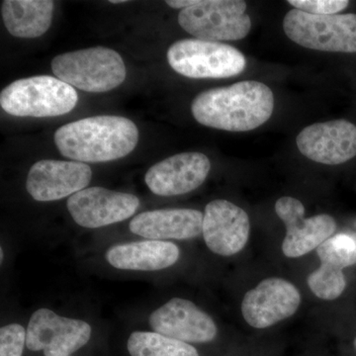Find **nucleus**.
Wrapping results in <instances>:
<instances>
[{
  "mask_svg": "<svg viewBox=\"0 0 356 356\" xmlns=\"http://www.w3.org/2000/svg\"><path fill=\"white\" fill-rule=\"evenodd\" d=\"M273 110V90L254 81L203 91L191 104L192 115L201 125L229 132L261 127L270 119Z\"/></svg>",
  "mask_w": 356,
  "mask_h": 356,
  "instance_id": "nucleus-1",
  "label": "nucleus"
},
{
  "mask_svg": "<svg viewBox=\"0 0 356 356\" xmlns=\"http://www.w3.org/2000/svg\"><path fill=\"white\" fill-rule=\"evenodd\" d=\"M56 146L79 163H106L132 153L139 140L133 121L121 116H93L65 124L56 131Z\"/></svg>",
  "mask_w": 356,
  "mask_h": 356,
  "instance_id": "nucleus-2",
  "label": "nucleus"
},
{
  "mask_svg": "<svg viewBox=\"0 0 356 356\" xmlns=\"http://www.w3.org/2000/svg\"><path fill=\"white\" fill-rule=\"evenodd\" d=\"M54 74L86 92H106L118 88L127 74L123 58L111 49L93 47L62 54L51 60Z\"/></svg>",
  "mask_w": 356,
  "mask_h": 356,
  "instance_id": "nucleus-3",
  "label": "nucleus"
},
{
  "mask_svg": "<svg viewBox=\"0 0 356 356\" xmlns=\"http://www.w3.org/2000/svg\"><path fill=\"white\" fill-rule=\"evenodd\" d=\"M79 95L74 88L50 76L18 79L0 93V105L17 117H56L70 113Z\"/></svg>",
  "mask_w": 356,
  "mask_h": 356,
  "instance_id": "nucleus-4",
  "label": "nucleus"
},
{
  "mask_svg": "<svg viewBox=\"0 0 356 356\" xmlns=\"http://www.w3.org/2000/svg\"><path fill=\"white\" fill-rule=\"evenodd\" d=\"M168 62L177 74L189 79H227L245 70L242 51L229 44L199 39L175 42L168 51Z\"/></svg>",
  "mask_w": 356,
  "mask_h": 356,
  "instance_id": "nucleus-5",
  "label": "nucleus"
},
{
  "mask_svg": "<svg viewBox=\"0 0 356 356\" xmlns=\"http://www.w3.org/2000/svg\"><path fill=\"white\" fill-rule=\"evenodd\" d=\"M283 30L304 48L332 53H356V14L314 15L292 9L285 15Z\"/></svg>",
  "mask_w": 356,
  "mask_h": 356,
  "instance_id": "nucleus-6",
  "label": "nucleus"
},
{
  "mask_svg": "<svg viewBox=\"0 0 356 356\" xmlns=\"http://www.w3.org/2000/svg\"><path fill=\"white\" fill-rule=\"evenodd\" d=\"M243 0H200L197 6L182 9L178 23L182 28L204 41H238L248 36L252 20L245 13Z\"/></svg>",
  "mask_w": 356,
  "mask_h": 356,
  "instance_id": "nucleus-7",
  "label": "nucleus"
},
{
  "mask_svg": "<svg viewBox=\"0 0 356 356\" xmlns=\"http://www.w3.org/2000/svg\"><path fill=\"white\" fill-rule=\"evenodd\" d=\"M91 334V325L86 321L41 308L28 323L26 346L32 351H44V356H70L88 343Z\"/></svg>",
  "mask_w": 356,
  "mask_h": 356,
  "instance_id": "nucleus-8",
  "label": "nucleus"
},
{
  "mask_svg": "<svg viewBox=\"0 0 356 356\" xmlns=\"http://www.w3.org/2000/svg\"><path fill=\"white\" fill-rule=\"evenodd\" d=\"M275 212L286 227L282 252L290 259L309 254L332 238L337 231L336 220L331 215L305 218L303 203L290 196H283L276 201Z\"/></svg>",
  "mask_w": 356,
  "mask_h": 356,
  "instance_id": "nucleus-9",
  "label": "nucleus"
},
{
  "mask_svg": "<svg viewBox=\"0 0 356 356\" xmlns=\"http://www.w3.org/2000/svg\"><path fill=\"white\" fill-rule=\"evenodd\" d=\"M67 207L79 226L97 229L132 217L140 208V199L134 194L104 187H88L70 196Z\"/></svg>",
  "mask_w": 356,
  "mask_h": 356,
  "instance_id": "nucleus-10",
  "label": "nucleus"
},
{
  "mask_svg": "<svg viewBox=\"0 0 356 356\" xmlns=\"http://www.w3.org/2000/svg\"><path fill=\"white\" fill-rule=\"evenodd\" d=\"M300 304L301 294L292 282L283 278H266L245 293L242 314L250 327L266 329L292 317Z\"/></svg>",
  "mask_w": 356,
  "mask_h": 356,
  "instance_id": "nucleus-11",
  "label": "nucleus"
},
{
  "mask_svg": "<svg viewBox=\"0 0 356 356\" xmlns=\"http://www.w3.org/2000/svg\"><path fill=\"white\" fill-rule=\"evenodd\" d=\"M91 178L92 170L86 163L43 159L30 168L26 189L34 200L51 202L83 191Z\"/></svg>",
  "mask_w": 356,
  "mask_h": 356,
  "instance_id": "nucleus-12",
  "label": "nucleus"
},
{
  "mask_svg": "<svg viewBox=\"0 0 356 356\" xmlns=\"http://www.w3.org/2000/svg\"><path fill=\"white\" fill-rule=\"evenodd\" d=\"M296 144L315 163L341 165L356 156V126L344 119L312 124L297 136Z\"/></svg>",
  "mask_w": 356,
  "mask_h": 356,
  "instance_id": "nucleus-13",
  "label": "nucleus"
},
{
  "mask_svg": "<svg viewBox=\"0 0 356 356\" xmlns=\"http://www.w3.org/2000/svg\"><path fill=\"white\" fill-rule=\"evenodd\" d=\"M202 235L213 254L232 257L248 242L250 222L248 213L228 200L217 199L206 205Z\"/></svg>",
  "mask_w": 356,
  "mask_h": 356,
  "instance_id": "nucleus-14",
  "label": "nucleus"
},
{
  "mask_svg": "<svg viewBox=\"0 0 356 356\" xmlns=\"http://www.w3.org/2000/svg\"><path fill=\"white\" fill-rule=\"evenodd\" d=\"M149 324L154 332L187 343H210L218 334L214 320L206 312L178 297L154 310Z\"/></svg>",
  "mask_w": 356,
  "mask_h": 356,
  "instance_id": "nucleus-15",
  "label": "nucleus"
},
{
  "mask_svg": "<svg viewBox=\"0 0 356 356\" xmlns=\"http://www.w3.org/2000/svg\"><path fill=\"white\" fill-rule=\"evenodd\" d=\"M210 170V159L204 154H177L152 166L145 182L156 195H184L201 186Z\"/></svg>",
  "mask_w": 356,
  "mask_h": 356,
  "instance_id": "nucleus-16",
  "label": "nucleus"
},
{
  "mask_svg": "<svg viewBox=\"0 0 356 356\" xmlns=\"http://www.w3.org/2000/svg\"><path fill=\"white\" fill-rule=\"evenodd\" d=\"M203 217L186 208L146 211L131 220L129 229L146 240H191L202 234Z\"/></svg>",
  "mask_w": 356,
  "mask_h": 356,
  "instance_id": "nucleus-17",
  "label": "nucleus"
},
{
  "mask_svg": "<svg viewBox=\"0 0 356 356\" xmlns=\"http://www.w3.org/2000/svg\"><path fill=\"white\" fill-rule=\"evenodd\" d=\"M180 250L168 241L145 240L119 243L107 250L105 259L116 269L129 271H159L175 266Z\"/></svg>",
  "mask_w": 356,
  "mask_h": 356,
  "instance_id": "nucleus-18",
  "label": "nucleus"
},
{
  "mask_svg": "<svg viewBox=\"0 0 356 356\" xmlns=\"http://www.w3.org/2000/svg\"><path fill=\"white\" fill-rule=\"evenodd\" d=\"M54 4L50 0H4L1 16L7 31L16 38H38L50 28Z\"/></svg>",
  "mask_w": 356,
  "mask_h": 356,
  "instance_id": "nucleus-19",
  "label": "nucleus"
},
{
  "mask_svg": "<svg viewBox=\"0 0 356 356\" xmlns=\"http://www.w3.org/2000/svg\"><path fill=\"white\" fill-rule=\"evenodd\" d=\"M127 348L131 356H200L191 344L156 332H134Z\"/></svg>",
  "mask_w": 356,
  "mask_h": 356,
  "instance_id": "nucleus-20",
  "label": "nucleus"
},
{
  "mask_svg": "<svg viewBox=\"0 0 356 356\" xmlns=\"http://www.w3.org/2000/svg\"><path fill=\"white\" fill-rule=\"evenodd\" d=\"M308 286L318 298L332 301L339 298L346 288V278L343 269L321 262L318 268L309 275Z\"/></svg>",
  "mask_w": 356,
  "mask_h": 356,
  "instance_id": "nucleus-21",
  "label": "nucleus"
},
{
  "mask_svg": "<svg viewBox=\"0 0 356 356\" xmlns=\"http://www.w3.org/2000/svg\"><path fill=\"white\" fill-rule=\"evenodd\" d=\"M321 262L344 270L356 264V240L346 234L334 235L317 248Z\"/></svg>",
  "mask_w": 356,
  "mask_h": 356,
  "instance_id": "nucleus-22",
  "label": "nucleus"
},
{
  "mask_svg": "<svg viewBox=\"0 0 356 356\" xmlns=\"http://www.w3.org/2000/svg\"><path fill=\"white\" fill-rule=\"evenodd\" d=\"M27 330L17 323L0 329V356H22Z\"/></svg>",
  "mask_w": 356,
  "mask_h": 356,
  "instance_id": "nucleus-23",
  "label": "nucleus"
},
{
  "mask_svg": "<svg viewBox=\"0 0 356 356\" xmlns=\"http://www.w3.org/2000/svg\"><path fill=\"white\" fill-rule=\"evenodd\" d=\"M297 10L314 15H334L343 11L350 4L346 0H288Z\"/></svg>",
  "mask_w": 356,
  "mask_h": 356,
  "instance_id": "nucleus-24",
  "label": "nucleus"
},
{
  "mask_svg": "<svg viewBox=\"0 0 356 356\" xmlns=\"http://www.w3.org/2000/svg\"><path fill=\"white\" fill-rule=\"evenodd\" d=\"M200 0H168L166 4L172 8L185 9L188 7L197 6Z\"/></svg>",
  "mask_w": 356,
  "mask_h": 356,
  "instance_id": "nucleus-25",
  "label": "nucleus"
},
{
  "mask_svg": "<svg viewBox=\"0 0 356 356\" xmlns=\"http://www.w3.org/2000/svg\"><path fill=\"white\" fill-rule=\"evenodd\" d=\"M4 255H3V248H0V261H3Z\"/></svg>",
  "mask_w": 356,
  "mask_h": 356,
  "instance_id": "nucleus-26",
  "label": "nucleus"
},
{
  "mask_svg": "<svg viewBox=\"0 0 356 356\" xmlns=\"http://www.w3.org/2000/svg\"><path fill=\"white\" fill-rule=\"evenodd\" d=\"M111 3L117 4V3H124L126 2L125 0H111Z\"/></svg>",
  "mask_w": 356,
  "mask_h": 356,
  "instance_id": "nucleus-27",
  "label": "nucleus"
},
{
  "mask_svg": "<svg viewBox=\"0 0 356 356\" xmlns=\"http://www.w3.org/2000/svg\"><path fill=\"white\" fill-rule=\"evenodd\" d=\"M355 350H356V337H355Z\"/></svg>",
  "mask_w": 356,
  "mask_h": 356,
  "instance_id": "nucleus-28",
  "label": "nucleus"
}]
</instances>
